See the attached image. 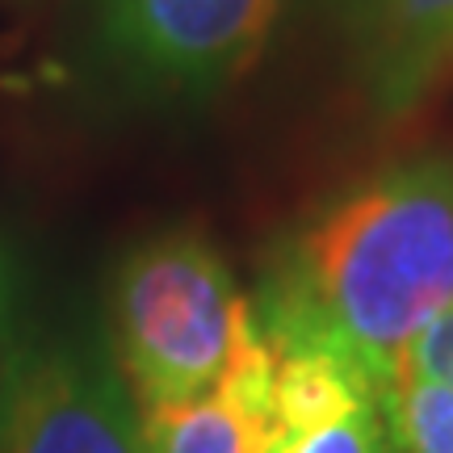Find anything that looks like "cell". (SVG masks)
Wrapping results in <instances>:
<instances>
[{"instance_id": "cell-1", "label": "cell", "mask_w": 453, "mask_h": 453, "mask_svg": "<svg viewBox=\"0 0 453 453\" xmlns=\"http://www.w3.org/2000/svg\"><path fill=\"white\" fill-rule=\"evenodd\" d=\"M453 303V156L373 173L281 240L252 294L269 340H324L387 399Z\"/></svg>"}, {"instance_id": "cell-2", "label": "cell", "mask_w": 453, "mask_h": 453, "mask_svg": "<svg viewBox=\"0 0 453 453\" xmlns=\"http://www.w3.org/2000/svg\"><path fill=\"white\" fill-rule=\"evenodd\" d=\"M113 361L139 411L211 395L257 332V307L197 231L130 248L113 273Z\"/></svg>"}, {"instance_id": "cell-3", "label": "cell", "mask_w": 453, "mask_h": 453, "mask_svg": "<svg viewBox=\"0 0 453 453\" xmlns=\"http://www.w3.org/2000/svg\"><path fill=\"white\" fill-rule=\"evenodd\" d=\"M277 13L281 0H97V34L134 84L211 97L257 67Z\"/></svg>"}, {"instance_id": "cell-4", "label": "cell", "mask_w": 453, "mask_h": 453, "mask_svg": "<svg viewBox=\"0 0 453 453\" xmlns=\"http://www.w3.org/2000/svg\"><path fill=\"white\" fill-rule=\"evenodd\" d=\"M0 453H147L143 416L113 349L55 340L17 357Z\"/></svg>"}, {"instance_id": "cell-5", "label": "cell", "mask_w": 453, "mask_h": 453, "mask_svg": "<svg viewBox=\"0 0 453 453\" xmlns=\"http://www.w3.org/2000/svg\"><path fill=\"white\" fill-rule=\"evenodd\" d=\"M344 30L382 118L420 110L453 81V0H361Z\"/></svg>"}, {"instance_id": "cell-6", "label": "cell", "mask_w": 453, "mask_h": 453, "mask_svg": "<svg viewBox=\"0 0 453 453\" xmlns=\"http://www.w3.org/2000/svg\"><path fill=\"white\" fill-rule=\"evenodd\" d=\"M139 416L147 453H273V344L260 319L211 395Z\"/></svg>"}, {"instance_id": "cell-7", "label": "cell", "mask_w": 453, "mask_h": 453, "mask_svg": "<svg viewBox=\"0 0 453 453\" xmlns=\"http://www.w3.org/2000/svg\"><path fill=\"white\" fill-rule=\"evenodd\" d=\"M273 453H403V441L395 433L387 403L370 395L336 420L277 437Z\"/></svg>"}, {"instance_id": "cell-8", "label": "cell", "mask_w": 453, "mask_h": 453, "mask_svg": "<svg viewBox=\"0 0 453 453\" xmlns=\"http://www.w3.org/2000/svg\"><path fill=\"white\" fill-rule=\"evenodd\" d=\"M382 403L403 441V453H453V390L399 378Z\"/></svg>"}, {"instance_id": "cell-9", "label": "cell", "mask_w": 453, "mask_h": 453, "mask_svg": "<svg viewBox=\"0 0 453 453\" xmlns=\"http://www.w3.org/2000/svg\"><path fill=\"white\" fill-rule=\"evenodd\" d=\"M399 378H420L441 390H453V303L441 315H433L411 340Z\"/></svg>"}, {"instance_id": "cell-10", "label": "cell", "mask_w": 453, "mask_h": 453, "mask_svg": "<svg viewBox=\"0 0 453 453\" xmlns=\"http://www.w3.org/2000/svg\"><path fill=\"white\" fill-rule=\"evenodd\" d=\"M13 370L17 357L9 349V286H4V269H0V411H4V399L13 387Z\"/></svg>"}, {"instance_id": "cell-11", "label": "cell", "mask_w": 453, "mask_h": 453, "mask_svg": "<svg viewBox=\"0 0 453 453\" xmlns=\"http://www.w3.org/2000/svg\"><path fill=\"white\" fill-rule=\"evenodd\" d=\"M357 4H361V0H324V9H327L332 17H336L340 26H349V21H353Z\"/></svg>"}]
</instances>
